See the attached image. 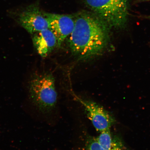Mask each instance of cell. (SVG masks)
I'll return each mask as SVG.
<instances>
[{
  "label": "cell",
  "instance_id": "4",
  "mask_svg": "<svg viewBox=\"0 0 150 150\" xmlns=\"http://www.w3.org/2000/svg\"><path fill=\"white\" fill-rule=\"evenodd\" d=\"M18 23L31 35L48 29L45 13L41 11L36 4L29 5L18 16Z\"/></svg>",
  "mask_w": 150,
  "mask_h": 150
},
{
  "label": "cell",
  "instance_id": "1",
  "mask_svg": "<svg viewBox=\"0 0 150 150\" xmlns=\"http://www.w3.org/2000/svg\"><path fill=\"white\" fill-rule=\"evenodd\" d=\"M110 29L97 16L79 15L75 20L74 29L69 39L71 52L81 60L102 55L109 43Z\"/></svg>",
  "mask_w": 150,
  "mask_h": 150
},
{
  "label": "cell",
  "instance_id": "7",
  "mask_svg": "<svg viewBox=\"0 0 150 150\" xmlns=\"http://www.w3.org/2000/svg\"><path fill=\"white\" fill-rule=\"evenodd\" d=\"M32 38L38 53L42 57L47 56L57 47V38L49 29L33 34Z\"/></svg>",
  "mask_w": 150,
  "mask_h": 150
},
{
  "label": "cell",
  "instance_id": "2",
  "mask_svg": "<svg viewBox=\"0 0 150 150\" xmlns=\"http://www.w3.org/2000/svg\"><path fill=\"white\" fill-rule=\"evenodd\" d=\"M29 91L32 102L41 112H50L55 107L57 94L55 79L52 74L33 75L29 82Z\"/></svg>",
  "mask_w": 150,
  "mask_h": 150
},
{
  "label": "cell",
  "instance_id": "6",
  "mask_svg": "<svg viewBox=\"0 0 150 150\" xmlns=\"http://www.w3.org/2000/svg\"><path fill=\"white\" fill-rule=\"evenodd\" d=\"M48 23V29L55 35L59 47L66 38L70 35L74 30L75 20L68 15L45 13Z\"/></svg>",
  "mask_w": 150,
  "mask_h": 150
},
{
  "label": "cell",
  "instance_id": "9",
  "mask_svg": "<svg viewBox=\"0 0 150 150\" xmlns=\"http://www.w3.org/2000/svg\"><path fill=\"white\" fill-rule=\"evenodd\" d=\"M84 150H104L99 144L96 137H90L86 141Z\"/></svg>",
  "mask_w": 150,
  "mask_h": 150
},
{
  "label": "cell",
  "instance_id": "10",
  "mask_svg": "<svg viewBox=\"0 0 150 150\" xmlns=\"http://www.w3.org/2000/svg\"><path fill=\"white\" fill-rule=\"evenodd\" d=\"M144 1H150V0H144Z\"/></svg>",
  "mask_w": 150,
  "mask_h": 150
},
{
  "label": "cell",
  "instance_id": "5",
  "mask_svg": "<svg viewBox=\"0 0 150 150\" xmlns=\"http://www.w3.org/2000/svg\"><path fill=\"white\" fill-rule=\"evenodd\" d=\"M75 97L84 107L88 117L97 131L100 133L109 130L115 122L113 117L97 103Z\"/></svg>",
  "mask_w": 150,
  "mask_h": 150
},
{
  "label": "cell",
  "instance_id": "11",
  "mask_svg": "<svg viewBox=\"0 0 150 150\" xmlns=\"http://www.w3.org/2000/svg\"></svg>",
  "mask_w": 150,
  "mask_h": 150
},
{
  "label": "cell",
  "instance_id": "8",
  "mask_svg": "<svg viewBox=\"0 0 150 150\" xmlns=\"http://www.w3.org/2000/svg\"><path fill=\"white\" fill-rule=\"evenodd\" d=\"M97 139L104 150H124L125 148L121 140L112 134L110 129L100 132Z\"/></svg>",
  "mask_w": 150,
  "mask_h": 150
},
{
  "label": "cell",
  "instance_id": "3",
  "mask_svg": "<svg viewBox=\"0 0 150 150\" xmlns=\"http://www.w3.org/2000/svg\"><path fill=\"white\" fill-rule=\"evenodd\" d=\"M97 16L110 27L125 29L128 16V0H86Z\"/></svg>",
  "mask_w": 150,
  "mask_h": 150
}]
</instances>
